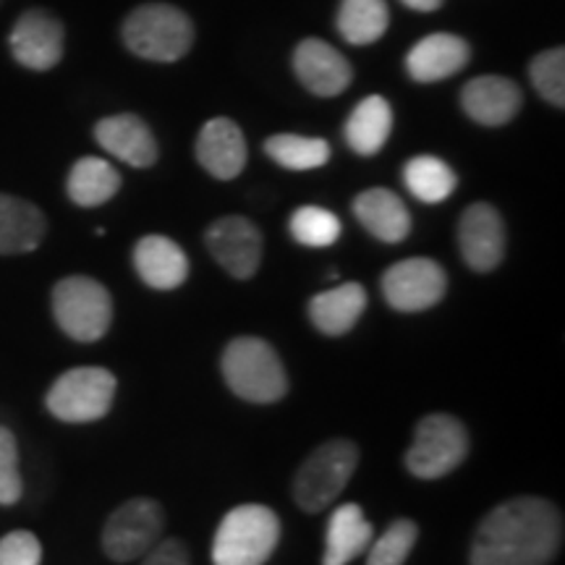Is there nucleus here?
<instances>
[{"label":"nucleus","instance_id":"f257e3e1","mask_svg":"<svg viewBox=\"0 0 565 565\" xmlns=\"http://www.w3.org/2000/svg\"><path fill=\"white\" fill-rule=\"evenodd\" d=\"M563 545V515L550 500L513 498L484 515L469 565H550Z\"/></svg>","mask_w":565,"mask_h":565},{"label":"nucleus","instance_id":"f03ea898","mask_svg":"<svg viewBox=\"0 0 565 565\" xmlns=\"http://www.w3.org/2000/svg\"><path fill=\"white\" fill-rule=\"evenodd\" d=\"M221 370L231 391L249 404H275L288 393L280 356L263 338H233L223 351Z\"/></svg>","mask_w":565,"mask_h":565},{"label":"nucleus","instance_id":"7ed1b4c3","mask_svg":"<svg viewBox=\"0 0 565 565\" xmlns=\"http://www.w3.org/2000/svg\"><path fill=\"white\" fill-rule=\"evenodd\" d=\"M280 542V519L273 508L246 503L225 513L212 540L215 565H265Z\"/></svg>","mask_w":565,"mask_h":565},{"label":"nucleus","instance_id":"20e7f679","mask_svg":"<svg viewBox=\"0 0 565 565\" xmlns=\"http://www.w3.org/2000/svg\"><path fill=\"white\" fill-rule=\"evenodd\" d=\"M124 42L134 55L154 63H173L189 53L194 24L181 9L168 3H147L124 21Z\"/></svg>","mask_w":565,"mask_h":565},{"label":"nucleus","instance_id":"39448f33","mask_svg":"<svg viewBox=\"0 0 565 565\" xmlns=\"http://www.w3.org/2000/svg\"><path fill=\"white\" fill-rule=\"evenodd\" d=\"M53 317L71 341L95 343L110 330L113 299L100 280L71 275L53 288Z\"/></svg>","mask_w":565,"mask_h":565},{"label":"nucleus","instance_id":"423d86ee","mask_svg":"<svg viewBox=\"0 0 565 565\" xmlns=\"http://www.w3.org/2000/svg\"><path fill=\"white\" fill-rule=\"evenodd\" d=\"M359 466V448L351 440H330L320 445L299 466L294 479V498L301 511L320 513L333 505Z\"/></svg>","mask_w":565,"mask_h":565},{"label":"nucleus","instance_id":"0eeeda50","mask_svg":"<svg viewBox=\"0 0 565 565\" xmlns=\"http://www.w3.org/2000/svg\"><path fill=\"white\" fill-rule=\"evenodd\" d=\"M116 377L103 366H76L55 380L47 391V412L66 424L103 419L116 398Z\"/></svg>","mask_w":565,"mask_h":565},{"label":"nucleus","instance_id":"6e6552de","mask_svg":"<svg viewBox=\"0 0 565 565\" xmlns=\"http://www.w3.org/2000/svg\"><path fill=\"white\" fill-rule=\"evenodd\" d=\"M469 454V435L456 416L429 414L416 424L406 469L419 479H440L456 471Z\"/></svg>","mask_w":565,"mask_h":565},{"label":"nucleus","instance_id":"1a4fd4ad","mask_svg":"<svg viewBox=\"0 0 565 565\" xmlns=\"http://www.w3.org/2000/svg\"><path fill=\"white\" fill-rule=\"evenodd\" d=\"M166 515L160 503L150 498H134L110 513L103 529V550L110 561H141L160 542Z\"/></svg>","mask_w":565,"mask_h":565},{"label":"nucleus","instance_id":"9d476101","mask_svg":"<svg viewBox=\"0 0 565 565\" xmlns=\"http://www.w3.org/2000/svg\"><path fill=\"white\" fill-rule=\"evenodd\" d=\"M445 291V270L429 257L404 259L383 273V296L395 312H424L440 303Z\"/></svg>","mask_w":565,"mask_h":565},{"label":"nucleus","instance_id":"9b49d317","mask_svg":"<svg viewBox=\"0 0 565 565\" xmlns=\"http://www.w3.org/2000/svg\"><path fill=\"white\" fill-rule=\"evenodd\" d=\"M204 244L217 265L238 280H249L263 263V233L242 215L215 221L204 233Z\"/></svg>","mask_w":565,"mask_h":565},{"label":"nucleus","instance_id":"f8f14e48","mask_svg":"<svg viewBox=\"0 0 565 565\" xmlns=\"http://www.w3.org/2000/svg\"><path fill=\"white\" fill-rule=\"evenodd\" d=\"M63 42H66V32H63L61 21L53 13L32 9L21 13L13 24L9 47L13 58L24 68L51 71L63 58Z\"/></svg>","mask_w":565,"mask_h":565},{"label":"nucleus","instance_id":"ddd939ff","mask_svg":"<svg viewBox=\"0 0 565 565\" xmlns=\"http://www.w3.org/2000/svg\"><path fill=\"white\" fill-rule=\"evenodd\" d=\"M463 263L477 273H490L505 257V223L492 204H471L458 223Z\"/></svg>","mask_w":565,"mask_h":565},{"label":"nucleus","instance_id":"4468645a","mask_svg":"<svg viewBox=\"0 0 565 565\" xmlns=\"http://www.w3.org/2000/svg\"><path fill=\"white\" fill-rule=\"evenodd\" d=\"M299 82L317 97H335L351 84V63L322 40H303L294 53Z\"/></svg>","mask_w":565,"mask_h":565},{"label":"nucleus","instance_id":"2eb2a0df","mask_svg":"<svg viewBox=\"0 0 565 565\" xmlns=\"http://www.w3.org/2000/svg\"><path fill=\"white\" fill-rule=\"evenodd\" d=\"M95 139L105 152L131 168H150L158 160V141H154L150 126L134 113L103 118L95 126Z\"/></svg>","mask_w":565,"mask_h":565},{"label":"nucleus","instance_id":"dca6fc26","mask_svg":"<svg viewBox=\"0 0 565 565\" xmlns=\"http://www.w3.org/2000/svg\"><path fill=\"white\" fill-rule=\"evenodd\" d=\"M521 95L519 84L505 76H479L471 79L461 92V105L471 121L482 126H503L519 116Z\"/></svg>","mask_w":565,"mask_h":565},{"label":"nucleus","instance_id":"f3484780","mask_svg":"<svg viewBox=\"0 0 565 565\" xmlns=\"http://www.w3.org/2000/svg\"><path fill=\"white\" fill-rule=\"evenodd\" d=\"M196 160L221 181L236 179L246 166V139L231 118H212L196 139Z\"/></svg>","mask_w":565,"mask_h":565},{"label":"nucleus","instance_id":"a211bd4d","mask_svg":"<svg viewBox=\"0 0 565 565\" xmlns=\"http://www.w3.org/2000/svg\"><path fill=\"white\" fill-rule=\"evenodd\" d=\"M134 270L150 288L173 291L189 278V257L173 238L150 233L134 246Z\"/></svg>","mask_w":565,"mask_h":565},{"label":"nucleus","instance_id":"6ab92c4d","mask_svg":"<svg viewBox=\"0 0 565 565\" xmlns=\"http://www.w3.org/2000/svg\"><path fill=\"white\" fill-rule=\"evenodd\" d=\"M471 58L469 45L456 34H429L416 42L406 55V71L414 82H443L461 71Z\"/></svg>","mask_w":565,"mask_h":565},{"label":"nucleus","instance_id":"aec40b11","mask_svg":"<svg viewBox=\"0 0 565 565\" xmlns=\"http://www.w3.org/2000/svg\"><path fill=\"white\" fill-rule=\"evenodd\" d=\"M353 215L385 244H401L412 233V215L404 200L391 189H366L353 200Z\"/></svg>","mask_w":565,"mask_h":565},{"label":"nucleus","instance_id":"412c9836","mask_svg":"<svg viewBox=\"0 0 565 565\" xmlns=\"http://www.w3.org/2000/svg\"><path fill=\"white\" fill-rule=\"evenodd\" d=\"M372 536L374 529L356 503L335 508L328 521V534H324L322 565H349L356 561L370 550Z\"/></svg>","mask_w":565,"mask_h":565},{"label":"nucleus","instance_id":"4be33fe9","mask_svg":"<svg viewBox=\"0 0 565 565\" xmlns=\"http://www.w3.org/2000/svg\"><path fill=\"white\" fill-rule=\"evenodd\" d=\"M364 288L359 282H343V286L312 296V301H309V320L315 322L320 333L338 338L349 333L353 324L359 322V317L364 315Z\"/></svg>","mask_w":565,"mask_h":565},{"label":"nucleus","instance_id":"5701e85b","mask_svg":"<svg viewBox=\"0 0 565 565\" xmlns=\"http://www.w3.org/2000/svg\"><path fill=\"white\" fill-rule=\"evenodd\" d=\"M45 231L47 223L40 207L19 196L0 194V254L34 252Z\"/></svg>","mask_w":565,"mask_h":565},{"label":"nucleus","instance_id":"b1692460","mask_svg":"<svg viewBox=\"0 0 565 565\" xmlns=\"http://www.w3.org/2000/svg\"><path fill=\"white\" fill-rule=\"evenodd\" d=\"M393 131V108L385 97L372 95L366 97L353 108V113L345 121V141L356 154H377L385 147V141L391 139Z\"/></svg>","mask_w":565,"mask_h":565},{"label":"nucleus","instance_id":"393cba45","mask_svg":"<svg viewBox=\"0 0 565 565\" xmlns=\"http://www.w3.org/2000/svg\"><path fill=\"white\" fill-rule=\"evenodd\" d=\"M118 189H121V175L103 158L76 160L66 181L68 200L79 207H100L118 194Z\"/></svg>","mask_w":565,"mask_h":565},{"label":"nucleus","instance_id":"a878e982","mask_svg":"<svg viewBox=\"0 0 565 565\" xmlns=\"http://www.w3.org/2000/svg\"><path fill=\"white\" fill-rule=\"evenodd\" d=\"M391 11L385 0H341L338 32L351 45H372L387 32Z\"/></svg>","mask_w":565,"mask_h":565},{"label":"nucleus","instance_id":"bb28decb","mask_svg":"<svg viewBox=\"0 0 565 565\" xmlns=\"http://www.w3.org/2000/svg\"><path fill=\"white\" fill-rule=\"evenodd\" d=\"M404 183L419 202L437 204L456 192L458 179L445 160L435 158V154H419V158L406 162Z\"/></svg>","mask_w":565,"mask_h":565},{"label":"nucleus","instance_id":"cd10ccee","mask_svg":"<svg viewBox=\"0 0 565 565\" xmlns=\"http://www.w3.org/2000/svg\"><path fill=\"white\" fill-rule=\"evenodd\" d=\"M265 152L288 171H315L330 160L328 141L299 134H275L265 141Z\"/></svg>","mask_w":565,"mask_h":565},{"label":"nucleus","instance_id":"c85d7f7f","mask_svg":"<svg viewBox=\"0 0 565 565\" xmlns=\"http://www.w3.org/2000/svg\"><path fill=\"white\" fill-rule=\"evenodd\" d=\"M291 236L303 246H312V249H322V246L335 244L341 238L343 225L338 221L335 212L315 207V204H307V207H299L291 215Z\"/></svg>","mask_w":565,"mask_h":565},{"label":"nucleus","instance_id":"c756f323","mask_svg":"<svg viewBox=\"0 0 565 565\" xmlns=\"http://www.w3.org/2000/svg\"><path fill=\"white\" fill-rule=\"evenodd\" d=\"M419 540V526L408 519L393 521L374 545H370L366 565H404Z\"/></svg>","mask_w":565,"mask_h":565},{"label":"nucleus","instance_id":"7c9ffc66","mask_svg":"<svg viewBox=\"0 0 565 565\" xmlns=\"http://www.w3.org/2000/svg\"><path fill=\"white\" fill-rule=\"evenodd\" d=\"M529 74H532L536 92H540L550 105L563 108L565 105V51L563 47H555V51H545L536 55L532 61V68H529Z\"/></svg>","mask_w":565,"mask_h":565},{"label":"nucleus","instance_id":"2f4dec72","mask_svg":"<svg viewBox=\"0 0 565 565\" xmlns=\"http://www.w3.org/2000/svg\"><path fill=\"white\" fill-rule=\"evenodd\" d=\"M24 484L19 475V448L11 429L0 427V505H13L21 500Z\"/></svg>","mask_w":565,"mask_h":565},{"label":"nucleus","instance_id":"473e14b6","mask_svg":"<svg viewBox=\"0 0 565 565\" xmlns=\"http://www.w3.org/2000/svg\"><path fill=\"white\" fill-rule=\"evenodd\" d=\"M42 545L32 532H11L0 540V565H40Z\"/></svg>","mask_w":565,"mask_h":565},{"label":"nucleus","instance_id":"72a5a7b5","mask_svg":"<svg viewBox=\"0 0 565 565\" xmlns=\"http://www.w3.org/2000/svg\"><path fill=\"white\" fill-rule=\"evenodd\" d=\"M141 565H192V555L181 540H160L141 557Z\"/></svg>","mask_w":565,"mask_h":565},{"label":"nucleus","instance_id":"f704fd0d","mask_svg":"<svg viewBox=\"0 0 565 565\" xmlns=\"http://www.w3.org/2000/svg\"><path fill=\"white\" fill-rule=\"evenodd\" d=\"M401 3L414 11H437L443 6V0H401Z\"/></svg>","mask_w":565,"mask_h":565}]
</instances>
